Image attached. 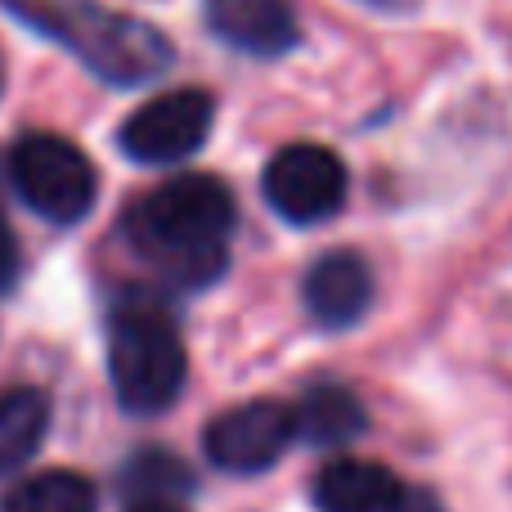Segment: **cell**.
Wrapping results in <instances>:
<instances>
[{"mask_svg": "<svg viewBox=\"0 0 512 512\" xmlns=\"http://www.w3.org/2000/svg\"><path fill=\"white\" fill-rule=\"evenodd\" d=\"M234 194L216 176H176L167 185L149 189L126 212L122 234L140 261H149L176 288H207L230 265L234 234Z\"/></svg>", "mask_w": 512, "mask_h": 512, "instance_id": "cell-1", "label": "cell"}, {"mask_svg": "<svg viewBox=\"0 0 512 512\" xmlns=\"http://www.w3.org/2000/svg\"><path fill=\"white\" fill-rule=\"evenodd\" d=\"M18 23L68 45L108 86H144L176 59L171 41L153 23L95 5V0H5Z\"/></svg>", "mask_w": 512, "mask_h": 512, "instance_id": "cell-2", "label": "cell"}, {"mask_svg": "<svg viewBox=\"0 0 512 512\" xmlns=\"http://www.w3.org/2000/svg\"><path fill=\"white\" fill-rule=\"evenodd\" d=\"M108 378L126 414L153 418L180 400L189 355L167 301L144 288L117 292L108 306Z\"/></svg>", "mask_w": 512, "mask_h": 512, "instance_id": "cell-3", "label": "cell"}, {"mask_svg": "<svg viewBox=\"0 0 512 512\" xmlns=\"http://www.w3.org/2000/svg\"><path fill=\"white\" fill-rule=\"evenodd\" d=\"M5 171L14 194L50 225H77L95 207L99 194L95 162L63 135H45V131L23 135L9 149Z\"/></svg>", "mask_w": 512, "mask_h": 512, "instance_id": "cell-4", "label": "cell"}, {"mask_svg": "<svg viewBox=\"0 0 512 512\" xmlns=\"http://www.w3.org/2000/svg\"><path fill=\"white\" fill-rule=\"evenodd\" d=\"M212 117H216V99L198 86L185 90H167V95L140 104L131 117L122 122V153L131 162L144 167H176V162L194 158L212 135Z\"/></svg>", "mask_w": 512, "mask_h": 512, "instance_id": "cell-5", "label": "cell"}, {"mask_svg": "<svg viewBox=\"0 0 512 512\" xmlns=\"http://www.w3.org/2000/svg\"><path fill=\"white\" fill-rule=\"evenodd\" d=\"M346 162L324 144H288L265 162V203L288 225H319L346 203Z\"/></svg>", "mask_w": 512, "mask_h": 512, "instance_id": "cell-6", "label": "cell"}, {"mask_svg": "<svg viewBox=\"0 0 512 512\" xmlns=\"http://www.w3.org/2000/svg\"><path fill=\"white\" fill-rule=\"evenodd\" d=\"M297 441V427H292V409L279 400H248V405H234L225 414H216L203 432V450L207 459L221 472L234 477H252L265 472L288 454V445Z\"/></svg>", "mask_w": 512, "mask_h": 512, "instance_id": "cell-7", "label": "cell"}, {"mask_svg": "<svg viewBox=\"0 0 512 512\" xmlns=\"http://www.w3.org/2000/svg\"><path fill=\"white\" fill-rule=\"evenodd\" d=\"M301 301L306 315L319 328H351L364 319V310L373 306V270L360 252L337 248L324 252L315 265L306 270L301 283Z\"/></svg>", "mask_w": 512, "mask_h": 512, "instance_id": "cell-8", "label": "cell"}, {"mask_svg": "<svg viewBox=\"0 0 512 512\" xmlns=\"http://www.w3.org/2000/svg\"><path fill=\"white\" fill-rule=\"evenodd\" d=\"M207 23L225 45L256 59H274L297 45V14L288 0H207Z\"/></svg>", "mask_w": 512, "mask_h": 512, "instance_id": "cell-9", "label": "cell"}, {"mask_svg": "<svg viewBox=\"0 0 512 512\" xmlns=\"http://www.w3.org/2000/svg\"><path fill=\"white\" fill-rule=\"evenodd\" d=\"M315 508L319 512H391L405 495V481L373 459H342L324 463L315 472Z\"/></svg>", "mask_w": 512, "mask_h": 512, "instance_id": "cell-10", "label": "cell"}, {"mask_svg": "<svg viewBox=\"0 0 512 512\" xmlns=\"http://www.w3.org/2000/svg\"><path fill=\"white\" fill-rule=\"evenodd\" d=\"M292 427L315 450H342L355 436H364L369 414H364L360 396L351 387H342V382H315L297 400V409H292Z\"/></svg>", "mask_w": 512, "mask_h": 512, "instance_id": "cell-11", "label": "cell"}, {"mask_svg": "<svg viewBox=\"0 0 512 512\" xmlns=\"http://www.w3.org/2000/svg\"><path fill=\"white\" fill-rule=\"evenodd\" d=\"M45 432H50V396L41 387L0 391V477L32 459Z\"/></svg>", "mask_w": 512, "mask_h": 512, "instance_id": "cell-12", "label": "cell"}, {"mask_svg": "<svg viewBox=\"0 0 512 512\" xmlns=\"http://www.w3.org/2000/svg\"><path fill=\"white\" fill-rule=\"evenodd\" d=\"M0 512H99V490L81 472L50 468L18 481L5 495Z\"/></svg>", "mask_w": 512, "mask_h": 512, "instance_id": "cell-13", "label": "cell"}, {"mask_svg": "<svg viewBox=\"0 0 512 512\" xmlns=\"http://www.w3.org/2000/svg\"><path fill=\"white\" fill-rule=\"evenodd\" d=\"M122 490L131 504H149V499H185L194 490V472L167 450H140L122 472Z\"/></svg>", "mask_w": 512, "mask_h": 512, "instance_id": "cell-14", "label": "cell"}, {"mask_svg": "<svg viewBox=\"0 0 512 512\" xmlns=\"http://www.w3.org/2000/svg\"><path fill=\"white\" fill-rule=\"evenodd\" d=\"M18 270H23V252H18V239H14V230H9V221L0 216V292L14 288Z\"/></svg>", "mask_w": 512, "mask_h": 512, "instance_id": "cell-15", "label": "cell"}, {"mask_svg": "<svg viewBox=\"0 0 512 512\" xmlns=\"http://www.w3.org/2000/svg\"><path fill=\"white\" fill-rule=\"evenodd\" d=\"M391 512H445V508H441V499H436L432 490H414V486H405V495H400V504L391 508Z\"/></svg>", "mask_w": 512, "mask_h": 512, "instance_id": "cell-16", "label": "cell"}, {"mask_svg": "<svg viewBox=\"0 0 512 512\" xmlns=\"http://www.w3.org/2000/svg\"><path fill=\"white\" fill-rule=\"evenodd\" d=\"M131 512H180V508L167 504V499H149V504H131Z\"/></svg>", "mask_w": 512, "mask_h": 512, "instance_id": "cell-17", "label": "cell"}, {"mask_svg": "<svg viewBox=\"0 0 512 512\" xmlns=\"http://www.w3.org/2000/svg\"><path fill=\"white\" fill-rule=\"evenodd\" d=\"M0 90H5V59H0Z\"/></svg>", "mask_w": 512, "mask_h": 512, "instance_id": "cell-18", "label": "cell"}]
</instances>
